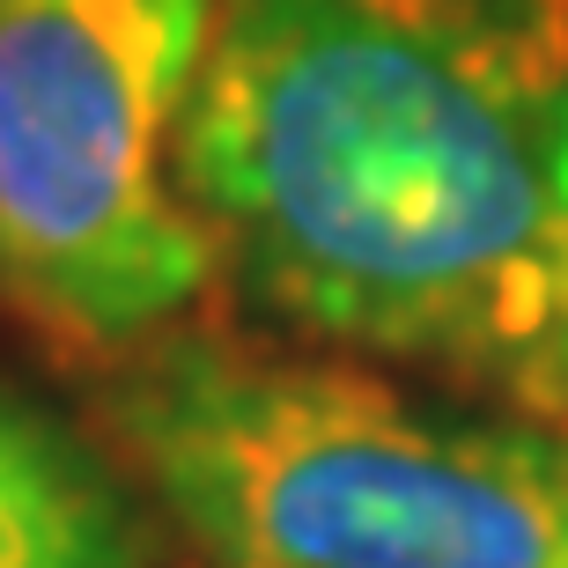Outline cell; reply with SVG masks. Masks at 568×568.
<instances>
[{
    "mask_svg": "<svg viewBox=\"0 0 568 568\" xmlns=\"http://www.w3.org/2000/svg\"><path fill=\"white\" fill-rule=\"evenodd\" d=\"M214 0H0V311L119 362L214 288L178 119Z\"/></svg>",
    "mask_w": 568,
    "mask_h": 568,
    "instance_id": "3957f363",
    "label": "cell"
},
{
    "mask_svg": "<svg viewBox=\"0 0 568 568\" xmlns=\"http://www.w3.org/2000/svg\"><path fill=\"white\" fill-rule=\"evenodd\" d=\"M126 465L0 384V568H148L155 525Z\"/></svg>",
    "mask_w": 568,
    "mask_h": 568,
    "instance_id": "277c9868",
    "label": "cell"
},
{
    "mask_svg": "<svg viewBox=\"0 0 568 568\" xmlns=\"http://www.w3.org/2000/svg\"><path fill=\"white\" fill-rule=\"evenodd\" d=\"M104 436L207 568H568V428L362 355L170 325Z\"/></svg>",
    "mask_w": 568,
    "mask_h": 568,
    "instance_id": "7a4b0ae2",
    "label": "cell"
},
{
    "mask_svg": "<svg viewBox=\"0 0 568 568\" xmlns=\"http://www.w3.org/2000/svg\"><path fill=\"white\" fill-rule=\"evenodd\" d=\"M170 170L288 339L568 428V0H214Z\"/></svg>",
    "mask_w": 568,
    "mask_h": 568,
    "instance_id": "6da1fadb",
    "label": "cell"
}]
</instances>
